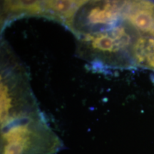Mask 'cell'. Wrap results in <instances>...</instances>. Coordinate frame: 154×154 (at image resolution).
Instances as JSON below:
<instances>
[{
    "instance_id": "277c9868",
    "label": "cell",
    "mask_w": 154,
    "mask_h": 154,
    "mask_svg": "<svg viewBox=\"0 0 154 154\" xmlns=\"http://www.w3.org/2000/svg\"><path fill=\"white\" fill-rule=\"evenodd\" d=\"M128 22L140 32L154 36V5L146 0H133L123 9Z\"/></svg>"
},
{
    "instance_id": "3957f363",
    "label": "cell",
    "mask_w": 154,
    "mask_h": 154,
    "mask_svg": "<svg viewBox=\"0 0 154 154\" xmlns=\"http://www.w3.org/2000/svg\"><path fill=\"white\" fill-rule=\"evenodd\" d=\"M85 40L98 52L111 54L127 47L130 42V36L124 28L117 26L110 32L87 34Z\"/></svg>"
},
{
    "instance_id": "8992f818",
    "label": "cell",
    "mask_w": 154,
    "mask_h": 154,
    "mask_svg": "<svg viewBox=\"0 0 154 154\" xmlns=\"http://www.w3.org/2000/svg\"><path fill=\"white\" fill-rule=\"evenodd\" d=\"M121 11V9L116 3L109 1L92 7L88 11L86 20L88 24L91 26H113L118 22Z\"/></svg>"
},
{
    "instance_id": "ba28073f",
    "label": "cell",
    "mask_w": 154,
    "mask_h": 154,
    "mask_svg": "<svg viewBox=\"0 0 154 154\" xmlns=\"http://www.w3.org/2000/svg\"><path fill=\"white\" fill-rule=\"evenodd\" d=\"M144 63H147L149 66H150L152 68H154V39L151 41V45L149 47V51L147 53V56H146L145 61Z\"/></svg>"
},
{
    "instance_id": "5b68a950",
    "label": "cell",
    "mask_w": 154,
    "mask_h": 154,
    "mask_svg": "<svg viewBox=\"0 0 154 154\" xmlns=\"http://www.w3.org/2000/svg\"><path fill=\"white\" fill-rule=\"evenodd\" d=\"M90 0H44L43 16L59 21L73 29L77 11Z\"/></svg>"
},
{
    "instance_id": "7a4b0ae2",
    "label": "cell",
    "mask_w": 154,
    "mask_h": 154,
    "mask_svg": "<svg viewBox=\"0 0 154 154\" xmlns=\"http://www.w3.org/2000/svg\"><path fill=\"white\" fill-rule=\"evenodd\" d=\"M1 79V128L39 113L32 92L25 86Z\"/></svg>"
},
{
    "instance_id": "52a82bcc",
    "label": "cell",
    "mask_w": 154,
    "mask_h": 154,
    "mask_svg": "<svg viewBox=\"0 0 154 154\" xmlns=\"http://www.w3.org/2000/svg\"><path fill=\"white\" fill-rule=\"evenodd\" d=\"M43 5L44 0H3V12L8 17L43 16Z\"/></svg>"
},
{
    "instance_id": "6da1fadb",
    "label": "cell",
    "mask_w": 154,
    "mask_h": 154,
    "mask_svg": "<svg viewBox=\"0 0 154 154\" xmlns=\"http://www.w3.org/2000/svg\"><path fill=\"white\" fill-rule=\"evenodd\" d=\"M62 147L41 112L1 128V154H57Z\"/></svg>"
}]
</instances>
